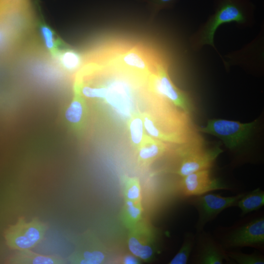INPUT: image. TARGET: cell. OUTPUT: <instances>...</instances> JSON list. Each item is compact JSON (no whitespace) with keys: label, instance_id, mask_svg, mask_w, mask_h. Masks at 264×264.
<instances>
[{"label":"cell","instance_id":"obj_1","mask_svg":"<svg viewBox=\"0 0 264 264\" xmlns=\"http://www.w3.org/2000/svg\"><path fill=\"white\" fill-rule=\"evenodd\" d=\"M92 52L117 67L144 78L154 71L158 61L148 48L139 44L113 43Z\"/></svg>","mask_w":264,"mask_h":264},{"label":"cell","instance_id":"obj_2","mask_svg":"<svg viewBox=\"0 0 264 264\" xmlns=\"http://www.w3.org/2000/svg\"><path fill=\"white\" fill-rule=\"evenodd\" d=\"M146 85L150 94L157 100L171 103L187 114L193 110L188 95L174 85L167 66L160 60L157 61L154 71L149 75Z\"/></svg>","mask_w":264,"mask_h":264},{"label":"cell","instance_id":"obj_3","mask_svg":"<svg viewBox=\"0 0 264 264\" xmlns=\"http://www.w3.org/2000/svg\"><path fill=\"white\" fill-rule=\"evenodd\" d=\"M48 225L37 217L27 221L20 217L14 224L5 231L4 238L7 246L17 251L31 250L44 239Z\"/></svg>","mask_w":264,"mask_h":264},{"label":"cell","instance_id":"obj_4","mask_svg":"<svg viewBox=\"0 0 264 264\" xmlns=\"http://www.w3.org/2000/svg\"><path fill=\"white\" fill-rule=\"evenodd\" d=\"M251 6L246 0H220L215 13L204 27L201 42L215 47L214 38L218 27L225 23L243 22Z\"/></svg>","mask_w":264,"mask_h":264},{"label":"cell","instance_id":"obj_5","mask_svg":"<svg viewBox=\"0 0 264 264\" xmlns=\"http://www.w3.org/2000/svg\"><path fill=\"white\" fill-rule=\"evenodd\" d=\"M257 120L242 123L223 119L209 120L206 125L198 131L220 139L230 150H234L242 145L249 137Z\"/></svg>","mask_w":264,"mask_h":264},{"label":"cell","instance_id":"obj_6","mask_svg":"<svg viewBox=\"0 0 264 264\" xmlns=\"http://www.w3.org/2000/svg\"><path fill=\"white\" fill-rule=\"evenodd\" d=\"M220 242L224 248L253 247L262 249L264 244V218H255L227 231Z\"/></svg>","mask_w":264,"mask_h":264},{"label":"cell","instance_id":"obj_7","mask_svg":"<svg viewBox=\"0 0 264 264\" xmlns=\"http://www.w3.org/2000/svg\"><path fill=\"white\" fill-rule=\"evenodd\" d=\"M140 114L148 135L165 143L181 144L188 142V129L183 123L170 121L149 112Z\"/></svg>","mask_w":264,"mask_h":264},{"label":"cell","instance_id":"obj_8","mask_svg":"<svg viewBox=\"0 0 264 264\" xmlns=\"http://www.w3.org/2000/svg\"><path fill=\"white\" fill-rule=\"evenodd\" d=\"M243 194L244 193L225 197L207 193L191 198L189 203L194 206L198 213V220L196 224L197 233L203 230L205 225L224 210L236 206L237 202Z\"/></svg>","mask_w":264,"mask_h":264},{"label":"cell","instance_id":"obj_9","mask_svg":"<svg viewBox=\"0 0 264 264\" xmlns=\"http://www.w3.org/2000/svg\"><path fill=\"white\" fill-rule=\"evenodd\" d=\"M179 151L180 161L175 173L183 177L198 171L209 169L222 152L219 145L201 150L191 145Z\"/></svg>","mask_w":264,"mask_h":264},{"label":"cell","instance_id":"obj_10","mask_svg":"<svg viewBox=\"0 0 264 264\" xmlns=\"http://www.w3.org/2000/svg\"><path fill=\"white\" fill-rule=\"evenodd\" d=\"M128 247L131 253L145 262L151 261L155 254L154 232L143 218L128 230Z\"/></svg>","mask_w":264,"mask_h":264},{"label":"cell","instance_id":"obj_11","mask_svg":"<svg viewBox=\"0 0 264 264\" xmlns=\"http://www.w3.org/2000/svg\"><path fill=\"white\" fill-rule=\"evenodd\" d=\"M179 188L186 197L197 196L214 190L229 188L219 178L212 177L210 169L181 177Z\"/></svg>","mask_w":264,"mask_h":264},{"label":"cell","instance_id":"obj_12","mask_svg":"<svg viewBox=\"0 0 264 264\" xmlns=\"http://www.w3.org/2000/svg\"><path fill=\"white\" fill-rule=\"evenodd\" d=\"M195 262L199 264H222L230 262L221 243L211 235L202 230L198 233Z\"/></svg>","mask_w":264,"mask_h":264},{"label":"cell","instance_id":"obj_13","mask_svg":"<svg viewBox=\"0 0 264 264\" xmlns=\"http://www.w3.org/2000/svg\"><path fill=\"white\" fill-rule=\"evenodd\" d=\"M165 142L146 134L136 151L137 165L143 169L148 167L167 150Z\"/></svg>","mask_w":264,"mask_h":264},{"label":"cell","instance_id":"obj_14","mask_svg":"<svg viewBox=\"0 0 264 264\" xmlns=\"http://www.w3.org/2000/svg\"><path fill=\"white\" fill-rule=\"evenodd\" d=\"M52 59L60 68L70 74L77 72L84 62V57L81 54L67 44Z\"/></svg>","mask_w":264,"mask_h":264},{"label":"cell","instance_id":"obj_15","mask_svg":"<svg viewBox=\"0 0 264 264\" xmlns=\"http://www.w3.org/2000/svg\"><path fill=\"white\" fill-rule=\"evenodd\" d=\"M80 244L66 262L71 264H96L104 262L105 255L94 243Z\"/></svg>","mask_w":264,"mask_h":264},{"label":"cell","instance_id":"obj_16","mask_svg":"<svg viewBox=\"0 0 264 264\" xmlns=\"http://www.w3.org/2000/svg\"><path fill=\"white\" fill-rule=\"evenodd\" d=\"M37 25L41 41L43 43L45 49L52 58L66 44L44 22L41 14L37 21Z\"/></svg>","mask_w":264,"mask_h":264},{"label":"cell","instance_id":"obj_17","mask_svg":"<svg viewBox=\"0 0 264 264\" xmlns=\"http://www.w3.org/2000/svg\"><path fill=\"white\" fill-rule=\"evenodd\" d=\"M66 262L60 256L43 255L31 250L18 251L9 260L10 263L21 264H58Z\"/></svg>","mask_w":264,"mask_h":264},{"label":"cell","instance_id":"obj_18","mask_svg":"<svg viewBox=\"0 0 264 264\" xmlns=\"http://www.w3.org/2000/svg\"><path fill=\"white\" fill-rule=\"evenodd\" d=\"M86 109L84 98L75 92L73 99L65 111V118L73 127L80 128L83 126L86 118Z\"/></svg>","mask_w":264,"mask_h":264},{"label":"cell","instance_id":"obj_19","mask_svg":"<svg viewBox=\"0 0 264 264\" xmlns=\"http://www.w3.org/2000/svg\"><path fill=\"white\" fill-rule=\"evenodd\" d=\"M264 205V192L259 188L248 193H244L243 196L237 203L241 211V216L256 211Z\"/></svg>","mask_w":264,"mask_h":264},{"label":"cell","instance_id":"obj_20","mask_svg":"<svg viewBox=\"0 0 264 264\" xmlns=\"http://www.w3.org/2000/svg\"><path fill=\"white\" fill-rule=\"evenodd\" d=\"M124 201L121 219L124 226L129 230L142 219L143 209L141 202Z\"/></svg>","mask_w":264,"mask_h":264},{"label":"cell","instance_id":"obj_21","mask_svg":"<svg viewBox=\"0 0 264 264\" xmlns=\"http://www.w3.org/2000/svg\"><path fill=\"white\" fill-rule=\"evenodd\" d=\"M127 127L131 143L136 150L146 134L140 112L132 114L128 121Z\"/></svg>","mask_w":264,"mask_h":264},{"label":"cell","instance_id":"obj_22","mask_svg":"<svg viewBox=\"0 0 264 264\" xmlns=\"http://www.w3.org/2000/svg\"><path fill=\"white\" fill-rule=\"evenodd\" d=\"M32 0H0V21L34 6Z\"/></svg>","mask_w":264,"mask_h":264},{"label":"cell","instance_id":"obj_23","mask_svg":"<svg viewBox=\"0 0 264 264\" xmlns=\"http://www.w3.org/2000/svg\"><path fill=\"white\" fill-rule=\"evenodd\" d=\"M124 200L141 202V188L139 179L124 175L122 177Z\"/></svg>","mask_w":264,"mask_h":264},{"label":"cell","instance_id":"obj_24","mask_svg":"<svg viewBox=\"0 0 264 264\" xmlns=\"http://www.w3.org/2000/svg\"><path fill=\"white\" fill-rule=\"evenodd\" d=\"M195 237L192 233H187L177 253L169 262V264H186L195 244Z\"/></svg>","mask_w":264,"mask_h":264},{"label":"cell","instance_id":"obj_25","mask_svg":"<svg viewBox=\"0 0 264 264\" xmlns=\"http://www.w3.org/2000/svg\"><path fill=\"white\" fill-rule=\"evenodd\" d=\"M230 259L239 264H264V257L258 253L245 254L235 251H226Z\"/></svg>","mask_w":264,"mask_h":264},{"label":"cell","instance_id":"obj_26","mask_svg":"<svg viewBox=\"0 0 264 264\" xmlns=\"http://www.w3.org/2000/svg\"><path fill=\"white\" fill-rule=\"evenodd\" d=\"M150 5L154 12H157L162 9L172 6L176 0H143Z\"/></svg>","mask_w":264,"mask_h":264},{"label":"cell","instance_id":"obj_27","mask_svg":"<svg viewBox=\"0 0 264 264\" xmlns=\"http://www.w3.org/2000/svg\"><path fill=\"white\" fill-rule=\"evenodd\" d=\"M121 262L125 264H137L140 263V259L131 253L124 255Z\"/></svg>","mask_w":264,"mask_h":264}]
</instances>
